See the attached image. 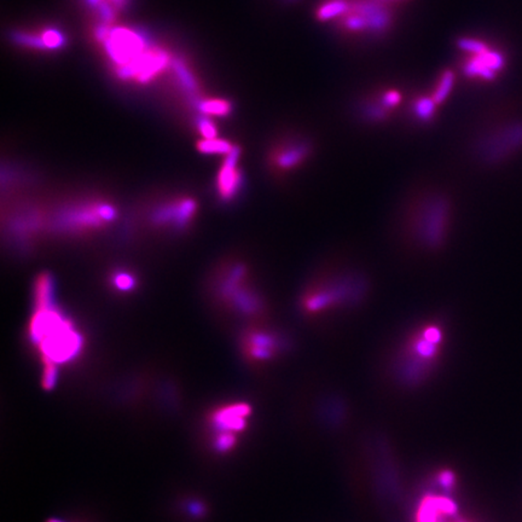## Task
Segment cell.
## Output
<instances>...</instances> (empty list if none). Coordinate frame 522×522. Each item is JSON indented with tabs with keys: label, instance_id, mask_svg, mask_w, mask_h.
<instances>
[{
	"label": "cell",
	"instance_id": "obj_1",
	"mask_svg": "<svg viewBox=\"0 0 522 522\" xmlns=\"http://www.w3.org/2000/svg\"><path fill=\"white\" fill-rule=\"evenodd\" d=\"M456 213L451 193L426 184L410 195L400 221V236L411 250L435 254L446 245Z\"/></svg>",
	"mask_w": 522,
	"mask_h": 522
},
{
	"label": "cell",
	"instance_id": "obj_2",
	"mask_svg": "<svg viewBox=\"0 0 522 522\" xmlns=\"http://www.w3.org/2000/svg\"><path fill=\"white\" fill-rule=\"evenodd\" d=\"M367 294V281L358 273L327 270L306 287L300 297V310L306 318L320 320L357 307Z\"/></svg>",
	"mask_w": 522,
	"mask_h": 522
},
{
	"label": "cell",
	"instance_id": "obj_3",
	"mask_svg": "<svg viewBox=\"0 0 522 522\" xmlns=\"http://www.w3.org/2000/svg\"><path fill=\"white\" fill-rule=\"evenodd\" d=\"M29 339L40 352L43 364H66L76 359L84 347V338L73 322L53 304L35 307L29 320Z\"/></svg>",
	"mask_w": 522,
	"mask_h": 522
},
{
	"label": "cell",
	"instance_id": "obj_4",
	"mask_svg": "<svg viewBox=\"0 0 522 522\" xmlns=\"http://www.w3.org/2000/svg\"><path fill=\"white\" fill-rule=\"evenodd\" d=\"M446 328L442 320H426L409 330L397 351V365L405 379H424L442 358L446 347Z\"/></svg>",
	"mask_w": 522,
	"mask_h": 522
},
{
	"label": "cell",
	"instance_id": "obj_5",
	"mask_svg": "<svg viewBox=\"0 0 522 522\" xmlns=\"http://www.w3.org/2000/svg\"><path fill=\"white\" fill-rule=\"evenodd\" d=\"M473 156L487 171L504 170L522 162V115L491 125L478 137Z\"/></svg>",
	"mask_w": 522,
	"mask_h": 522
},
{
	"label": "cell",
	"instance_id": "obj_6",
	"mask_svg": "<svg viewBox=\"0 0 522 522\" xmlns=\"http://www.w3.org/2000/svg\"><path fill=\"white\" fill-rule=\"evenodd\" d=\"M457 47L463 52L462 71L467 79L485 84L494 82L503 76L508 67V55L503 49L486 39L463 37L457 40Z\"/></svg>",
	"mask_w": 522,
	"mask_h": 522
},
{
	"label": "cell",
	"instance_id": "obj_7",
	"mask_svg": "<svg viewBox=\"0 0 522 522\" xmlns=\"http://www.w3.org/2000/svg\"><path fill=\"white\" fill-rule=\"evenodd\" d=\"M313 146L307 138L292 137L278 143L270 153L268 164L273 173L288 175L302 168L312 155Z\"/></svg>",
	"mask_w": 522,
	"mask_h": 522
},
{
	"label": "cell",
	"instance_id": "obj_8",
	"mask_svg": "<svg viewBox=\"0 0 522 522\" xmlns=\"http://www.w3.org/2000/svg\"><path fill=\"white\" fill-rule=\"evenodd\" d=\"M242 348L250 362H270L284 348V339L271 329L250 328L242 340Z\"/></svg>",
	"mask_w": 522,
	"mask_h": 522
},
{
	"label": "cell",
	"instance_id": "obj_9",
	"mask_svg": "<svg viewBox=\"0 0 522 522\" xmlns=\"http://www.w3.org/2000/svg\"><path fill=\"white\" fill-rule=\"evenodd\" d=\"M241 150L238 146H235L230 154H227L224 159L220 171L217 177V190L221 200L231 201L235 198L242 189V172L238 168V159Z\"/></svg>",
	"mask_w": 522,
	"mask_h": 522
},
{
	"label": "cell",
	"instance_id": "obj_10",
	"mask_svg": "<svg viewBox=\"0 0 522 522\" xmlns=\"http://www.w3.org/2000/svg\"><path fill=\"white\" fill-rule=\"evenodd\" d=\"M250 414L252 408L245 403L226 405L213 412L212 424L220 432L236 434L245 429L247 419Z\"/></svg>",
	"mask_w": 522,
	"mask_h": 522
},
{
	"label": "cell",
	"instance_id": "obj_11",
	"mask_svg": "<svg viewBox=\"0 0 522 522\" xmlns=\"http://www.w3.org/2000/svg\"><path fill=\"white\" fill-rule=\"evenodd\" d=\"M196 213V202L193 198H179L174 202L161 208L156 213L155 221L159 224H171L177 227H184L193 220Z\"/></svg>",
	"mask_w": 522,
	"mask_h": 522
},
{
	"label": "cell",
	"instance_id": "obj_12",
	"mask_svg": "<svg viewBox=\"0 0 522 522\" xmlns=\"http://www.w3.org/2000/svg\"><path fill=\"white\" fill-rule=\"evenodd\" d=\"M352 0H323L315 9V17L320 22H338L351 9Z\"/></svg>",
	"mask_w": 522,
	"mask_h": 522
},
{
	"label": "cell",
	"instance_id": "obj_13",
	"mask_svg": "<svg viewBox=\"0 0 522 522\" xmlns=\"http://www.w3.org/2000/svg\"><path fill=\"white\" fill-rule=\"evenodd\" d=\"M437 102L432 96H419L412 103V116L416 121L421 123H428L437 116Z\"/></svg>",
	"mask_w": 522,
	"mask_h": 522
},
{
	"label": "cell",
	"instance_id": "obj_14",
	"mask_svg": "<svg viewBox=\"0 0 522 522\" xmlns=\"http://www.w3.org/2000/svg\"><path fill=\"white\" fill-rule=\"evenodd\" d=\"M53 279L49 273H42L34 286L35 307L52 305L53 300Z\"/></svg>",
	"mask_w": 522,
	"mask_h": 522
},
{
	"label": "cell",
	"instance_id": "obj_15",
	"mask_svg": "<svg viewBox=\"0 0 522 522\" xmlns=\"http://www.w3.org/2000/svg\"><path fill=\"white\" fill-rule=\"evenodd\" d=\"M456 82V76L451 69H446L442 71V76H439L435 87L433 89V94H430L434 101L437 102V105H442L447 97L450 96L452 89L455 87Z\"/></svg>",
	"mask_w": 522,
	"mask_h": 522
},
{
	"label": "cell",
	"instance_id": "obj_16",
	"mask_svg": "<svg viewBox=\"0 0 522 522\" xmlns=\"http://www.w3.org/2000/svg\"><path fill=\"white\" fill-rule=\"evenodd\" d=\"M198 150L203 154H219V155L226 156L230 154L235 146H232L229 141L224 139H218V138H209V139H203L198 141Z\"/></svg>",
	"mask_w": 522,
	"mask_h": 522
},
{
	"label": "cell",
	"instance_id": "obj_17",
	"mask_svg": "<svg viewBox=\"0 0 522 522\" xmlns=\"http://www.w3.org/2000/svg\"><path fill=\"white\" fill-rule=\"evenodd\" d=\"M137 279L132 273L126 271H116L112 277L114 288L119 292H130L136 288Z\"/></svg>",
	"mask_w": 522,
	"mask_h": 522
},
{
	"label": "cell",
	"instance_id": "obj_18",
	"mask_svg": "<svg viewBox=\"0 0 522 522\" xmlns=\"http://www.w3.org/2000/svg\"><path fill=\"white\" fill-rule=\"evenodd\" d=\"M403 96L400 94L398 89H388L386 91H383L380 97H379V102L382 104V107L386 109L387 112L390 113L393 109L397 108L401 102Z\"/></svg>",
	"mask_w": 522,
	"mask_h": 522
},
{
	"label": "cell",
	"instance_id": "obj_19",
	"mask_svg": "<svg viewBox=\"0 0 522 522\" xmlns=\"http://www.w3.org/2000/svg\"><path fill=\"white\" fill-rule=\"evenodd\" d=\"M201 109L202 112L209 115H225L230 112V105L221 99H211L202 103Z\"/></svg>",
	"mask_w": 522,
	"mask_h": 522
},
{
	"label": "cell",
	"instance_id": "obj_20",
	"mask_svg": "<svg viewBox=\"0 0 522 522\" xmlns=\"http://www.w3.org/2000/svg\"><path fill=\"white\" fill-rule=\"evenodd\" d=\"M236 434L229 432H220L216 440V447L221 452L230 451L235 446Z\"/></svg>",
	"mask_w": 522,
	"mask_h": 522
},
{
	"label": "cell",
	"instance_id": "obj_21",
	"mask_svg": "<svg viewBox=\"0 0 522 522\" xmlns=\"http://www.w3.org/2000/svg\"><path fill=\"white\" fill-rule=\"evenodd\" d=\"M439 480H440V484L445 489H450L455 484V476H453V473H451V471H442Z\"/></svg>",
	"mask_w": 522,
	"mask_h": 522
},
{
	"label": "cell",
	"instance_id": "obj_22",
	"mask_svg": "<svg viewBox=\"0 0 522 522\" xmlns=\"http://www.w3.org/2000/svg\"><path fill=\"white\" fill-rule=\"evenodd\" d=\"M376 1L381 3V4H385L387 5V6H391V8H393L394 5L403 4V3H406V1H409V0H376Z\"/></svg>",
	"mask_w": 522,
	"mask_h": 522
},
{
	"label": "cell",
	"instance_id": "obj_23",
	"mask_svg": "<svg viewBox=\"0 0 522 522\" xmlns=\"http://www.w3.org/2000/svg\"><path fill=\"white\" fill-rule=\"evenodd\" d=\"M49 522H61V521H57V520H50Z\"/></svg>",
	"mask_w": 522,
	"mask_h": 522
}]
</instances>
